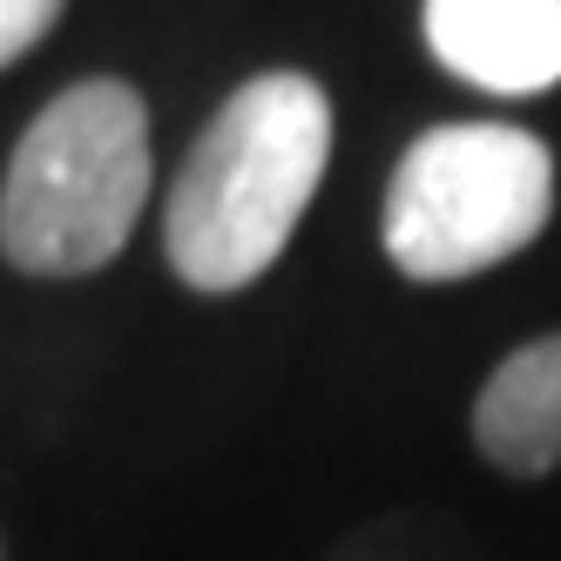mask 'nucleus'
<instances>
[{
  "label": "nucleus",
  "mask_w": 561,
  "mask_h": 561,
  "mask_svg": "<svg viewBox=\"0 0 561 561\" xmlns=\"http://www.w3.org/2000/svg\"><path fill=\"white\" fill-rule=\"evenodd\" d=\"M332 163V102L298 68L251 75L190 142L163 251L190 291H244L285 257Z\"/></svg>",
  "instance_id": "nucleus-1"
},
{
  "label": "nucleus",
  "mask_w": 561,
  "mask_h": 561,
  "mask_svg": "<svg viewBox=\"0 0 561 561\" xmlns=\"http://www.w3.org/2000/svg\"><path fill=\"white\" fill-rule=\"evenodd\" d=\"M149 108L129 82L61 89L0 176V257L27 277H89L123 257L149 210Z\"/></svg>",
  "instance_id": "nucleus-2"
},
{
  "label": "nucleus",
  "mask_w": 561,
  "mask_h": 561,
  "mask_svg": "<svg viewBox=\"0 0 561 561\" xmlns=\"http://www.w3.org/2000/svg\"><path fill=\"white\" fill-rule=\"evenodd\" d=\"M554 217V149L514 123L413 136L386 190V257L413 285H454L520 257Z\"/></svg>",
  "instance_id": "nucleus-3"
},
{
  "label": "nucleus",
  "mask_w": 561,
  "mask_h": 561,
  "mask_svg": "<svg viewBox=\"0 0 561 561\" xmlns=\"http://www.w3.org/2000/svg\"><path fill=\"white\" fill-rule=\"evenodd\" d=\"M433 61L488 95H548L561 82V0H426Z\"/></svg>",
  "instance_id": "nucleus-4"
},
{
  "label": "nucleus",
  "mask_w": 561,
  "mask_h": 561,
  "mask_svg": "<svg viewBox=\"0 0 561 561\" xmlns=\"http://www.w3.org/2000/svg\"><path fill=\"white\" fill-rule=\"evenodd\" d=\"M473 447L507 480H548L561 467V332L507 352L473 392Z\"/></svg>",
  "instance_id": "nucleus-5"
},
{
  "label": "nucleus",
  "mask_w": 561,
  "mask_h": 561,
  "mask_svg": "<svg viewBox=\"0 0 561 561\" xmlns=\"http://www.w3.org/2000/svg\"><path fill=\"white\" fill-rule=\"evenodd\" d=\"M325 561H480L454 528H420V520H386V528L345 535Z\"/></svg>",
  "instance_id": "nucleus-6"
},
{
  "label": "nucleus",
  "mask_w": 561,
  "mask_h": 561,
  "mask_svg": "<svg viewBox=\"0 0 561 561\" xmlns=\"http://www.w3.org/2000/svg\"><path fill=\"white\" fill-rule=\"evenodd\" d=\"M68 0H0V68H14L42 34L61 21Z\"/></svg>",
  "instance_id": "nucleus-7"
},
{
  "label": "nucleus",
  "mask_w": 561,
  "mask_h": 561,
  "mask_svg": "<svg viewBox=\"0 0 561 561\" xmlns=\"http://www.w3.org/2000/svg\"><path fill=\"white\" fill-rule=\"evenodd\" d=\"M0 561H8V548H0Z\"/></svg>",
  "instance_id": "nucleus-8"
}]
</instances>
